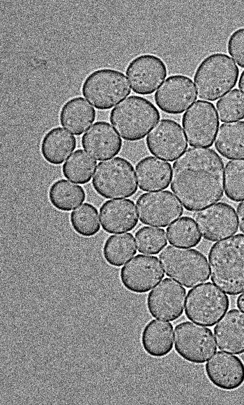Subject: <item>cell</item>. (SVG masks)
<instances>
[{
	"label": "cell",
	"mask_w": 244,
	"mask_h": 405,
	"mask_svg": "<svg viewBox=\"0 0 244 405\" xmlns=\"http://www.w3.org/2000/svg\"><path fill=\"white\" fill-rule=\"evenodd\" d=\"M204 239L215 242L231 236L238 231L236 213L229 204L220 202L193 213Z\"/></svg>",
	"instance_id": "14"
},
{
	"label": "cell",
	"mask_w": 244,
	"mask_h": 405,
	"mask_svg": "<svg viewBox=\"0 0 244 405\" xmlns=\"http://www.w3.org/2000/svg\"><path fill=\"white\" fill-rule=\"evenodd\" d=\"M215 147L227 159H244V121L222 124L216 134Z\"/></svg>",
	"instance_id": "26"
},
{
	"label": "cell",
	"mask_w": 244,
	"mask_h": 405,
	"mask_svg": "<svg viewBox=\"0 0 244 405\" xmlns=\"http://www.w3.org/2000/svg\"><path fill=\"white\" fill-rule=\"evenodd\" d=\"M149 152L169 162L178 158L188 148L183 130L176 121L163 119L151 129L146 138Z\"/></svg>",
	"instance_id": "12"
},
{
	"label": "cell",
	"mask_w": 244,
	"mask_h": 405,
	"mask_svg": "<svg viewBox=\"0 0 244 405\" xmlns=\"http://www.w3.org/2000/svg\"><path fill=\"white\" fill-rule=\"evenodd\" d=\"M160 118L155 106L137 95L126 98L109 114V121L118 134L125 141L143 139Z\"/></svg>",
	"instance_id": "3"
},
{
	"label": "cell",
	"mask_w": 244,
	"mask_h": 405,
	"mask_svg": "<svg viewBox=\"0 0 244 405\" xmlns=\"http://www.w3.org/2000/svg\"><path fill=\"white\" fill-rule=\"evenodd\" d=\"M95 109L82 97H75L66 101L59 112L61 125L72 134L81 135L93 123Z\"/></svg>",
	"instance_id": "24"
},
{
	"label": "cell",
	"mask_w": 244,
	"mask_h": 405,
	"mask_svg": "<svg viewBox=\"0 0 244 405\" xmlns=\"http://www.w3.org/2000/svg\"><path fill=\"white\" fill-rule=\"evenodd\" d=\"M236 305L240 310L244 312V293L237 298Z\"/></svg>",
	"instance_id": "37"
},
{
	"label": "cell",
	"mask_w": 244,
	"mask_h": 405,
	"mask_svg": "<svg viewBox=\"0 0 244 405\" xmlns=\"http://www.w3.org/2000/svg\"><path fill=\"white\" fill-rule=\"evenodd\" d=\"M137 252L133 235L130 233L109 236L102 247V255L106 262L112 266L120 267Z\"/></svg>",
	"instance_id": "28"
},
{
	"label": "cell",
	"mask_w": 244,
	"mask_h": 405,
	"mask_svg": "<svg viewBox=\"0 0 244 405\" xmlns=\"http://www.w3.org/2000/svg\"><path fill=\"white\" fill-rule=\"evenodd\" d=\"M76 146L75 136L61 127H55L43 136L40 150L47 162L59 165L72 153Z\"/></svg>",
	"instance_id": "25"
},
{
	"label": "cell",
	"mask_w": 244,
	"mask_h": 405,
	"mask_svg": "<svg viewBox=\"0 0 244 405\" xmlns=\"http://www.w3.org/2000/svg\"><path fill=\"white\" fill-rule=\"evenodd\" d=\"M135 237L138 251L144 254H157L167 243L165 230L157 227H142Z\"/></svg>",
	"instance_id": "34"
},
{
	"label": "cell",
	"mask_w": 244,
	"mask_h": 405,
	"mask_svg": "<svg viewBox=\"0 0 244 405\" xmlns=\"http://www.w3.org/2000/svg\"><path fill=\"white\" fill-rule=\"evenodd\" d=\"M238 87L244 93V70L239 78Z\"/></svg>",
	"instance_id": "38"
},
{
	"label": "cell",
	"mask_w": 244,
	"mask_h": 405,
	"mask_svg": "<svg viewBox=\"0 0 244 405\" xmlns=\"http://www.w3.org/2000/svg\"><path fill=\"white\" fill-rule=\"evenodd\" d=\"M211 281L225 293L244 292V235L214 243L208 253Z\"/></svg>",
	"instance_id": "2"
},
{
	"label": "cell",
	"mask_w": 244,
	"mask_h": 405,
	"mask_svg": "<svg viewBox=\"0 0 244 405\" xmlns=\"http://www.w3.org/2000/svg\"><path fill=\"white\" fill-rule=\"evenodd\" d=\"M224 190L231 201L238 202L244 199V160H230L226 164Z\"/></svg>",
	"instance_id": "32"
},
{
	"label": "cell",
	"mask_w": 244,
	"mask_h": 405,
	"mask_svg": "<svg viewBox=\"0 0 244 405\" xmlns=\"http://www.w3.org/2000/svg\"><path fill=\"white\" fill-rule=\"evenodd\" d=\"M140 190L157 191L168 188L171 178V165L160 158L147 156L140 160L135 167Z\"/></svg>",
	"instance_id": "22"
},
{
	"label": "cell",
	"mask_w": 244,
	"mask_h": 405,
	"mask_svg": "<svg viewBox=\"0 0 244 405\" xmlns=\"http://www.w3.org/2000/svg\"><path fill=\"white\" fill-rule=\"evenodd\" d=\"M182 125L190 146H211L220 125L214 105L197 100L183 115Z\"/></svg>",
	"instance_id": "10"
},
{
	"label": "cell",
	"mask_w": 244,
	"mask_h": 405,
	"mask_svg": "<svg viewBox=\"0 0 244 405\" xmlns=\"http://www.w3.org/2000/svg\"><path fill=\"white\" fill-rule=\"evenodd\" d=\"M192 80L183 75H173L162 83L154 95L155 104L169 114L185 112L197 99Z\"/></svg>",
	"instance_id": "17"
},
{
	"label": "cell",
	"mask_w": 244,
	"mask_h": 405,
	"mask_svg": "<svg viewBox=\"0 0 244 405\" xmlns=\"http://www.w3.org/2000/svg\"><path fill=\"white\" fill-rule=\"evenodd\" d=\"M159 259L166 275L186 288L196 286L209 279L207 259L195 249L168 245L162 250Z\"/></svg>",
	"instance_id": "5"
},
{
	"label": "cell",
	"mask_w": 244,
	"mask_h": 405,
	"mask_svg": "<svg viewBox=\"0 0 244 405\" xmlns=\"http://www.w3.org/2000/svg\"><path fill=\"white\" fill-rule=\"evenodd\" d=\"M136 204L141 222L153 227H165L183 213L181 203L168 190L144 193Z\"/></svg>",
	"instance_id": "11"
},
{
	"label": "cell",
	"mask_w": 244,
	"mask_h": 405,
	"mask_svg": "<svg viewBox=\"0 0 244 405\" xmlns=\"http://www.w3.org/2000/svg\"><path fill=\"white\" fill-rule=\"evenodd\" d=\"M219 119L222 122L236 121L244 119V94L234 89L216 103Z\"/></svg>",
	"instance_id": "33"
},
{
	"label": "cell",
	"mask_w": 244,
	"mask_h": 405,
	"mask_svg": "<svg viewBox=\"0 0 244 405\" xmlns=\"http://www.w3.org/2000/svg\"><path fill=\"white\" fill-rule=\"evenodd\" d=\"M227 50L236 63L244 68V27L235 30L229 36Z\"/></svg>",
	"instance_id": "35"
},
{
	"label": "cell",
	"mask_w": 244,
	"mask_h": 405,
	"mask_svg": "<svg viewBox=\"0 0 244 405\" xmlns=\"http://www.w3.org/2000/svg\"><path fill=\"white\" fill-rule=\"evenodd\" d=\"M173 326L167 321L153 319L144 327L141 344L144 351L154 358L168 355L174 346Z\"/></svg>",
	"instance_id": "23"
},
{
	"label": "cell",
	"mask_w": 244,
	"mask_h": 405,
	"mask_svg": "<svg viewBox=\"0 0 244 405\" xmlns=\"http://www.w3.org/2000/svg\"><path fill=\"white\" fill-rule=\"evenodd\" d=\"M96 161L82 149L75 151L62 166L64 177L79 184L89 183L92 177Z\"/></svg>",
	"instance_id": "29"
},
{
	"label": "cell",
	"mask_w": 244,
	"mask_h": 405,
	"mask_svg": "<svg viewBox=\"0 0 244 405\" xmlns=\"http://www.w3.org/2000/svg\"><path fill=\"white\" fill-rule=\"evenodd\" d=\"M171 190L189 211L220 201L224 193V162L209 148H188L174 162Z\"/></svg>",
	"instance_id": "1"
},
{
	"label": "cell",
	"mask_w": 244,
	"mask_h": 405,
	"mask_svg": "<svg viewBox=\"0 0 244 405\" xmlns=\"http://www.w3.org/2000/svg\"><path fill=\"white\" fill-rule=\"evenodd\" d=\"M205 373L216 388L234 390L244 383V363L238 357L217 352L205 365Z\"/></svg>",
	"instance_id": "18"
},
{
	"label": "cell",
	"mask_w": 244,
	"mask_h": 405,
	"mask_svg": "<svg viewBox=\"0 0 244 405\" xmlns=\"http://www.w3.org/2000/svg\"><path fill=\"white\" fill-rule=\"evenodd\" d=\"M122 145L121 137L112 126L103 121L94 123L82 137L83 148L96 160L116 155Z\"/></svg>",
	"instance_id": "19"
},
{
	"label": "cell",
	"mask_w": 244,
	"mask_h": 405,
	"mask_svg": "<svg viewBox=\"0 0 244 405\" xmlns=\"http://www.w3.org/2000/svg\"><path fill=\"white\" fill-rule=\"evenodd\" d=\"M92 185L96 193L105 199L130 197L137 191L135 169L130 162L121 157L99 162Z\"/></svg>",
	"instance_id": "6"
},
{
	"label": "cell",
	"mask_w": 244,
	"mask_h": 405,
	"mask_svg": "<svg viewBox=\"0 0 244 405\" xmlns=\"http://www.w3.org/2000/svg\"><path fill=\"white\" fill-rule=\"evenodd\" d=\"M214 335L220 351L240 355L244 353V312L232 309L215 326Z\"/></svg>",
	"instance_id": "21"
},
{
	"label": "cell",
	"mask_w": 244,
	"mask_h": 405,
	"mask_svg": "<svg viewBox=\"0 0 244 405\" xmlns=\"http://www.w3.org/2000/svg\"><path fill=\"white\" fill-rule=\"evenodd\" d=\"M100 217L103 230L109 234L131 231L138 223L135 203L128 199L105 201L100 208Z\"/></svg>",
	"instance_id": "20"
},
{
	"label": "cell",
	"mask_w": 244,
	"mask_h": 405,
	"mask_svg": "<svg viewBox=\"0 0 244 405\" xmlns=\"http://www.w3.org/2000/svg\"><path fill=\"white\" fill-rule=\"evenodd\" d=\"M229 307V297L211 282L190 289L187 294L185 314L196 323L213 326Z\"/></svg>",
	"instance_id": "8"
},
{
	"label": "cell",
	"mask_w": 244,
	"mask_h": 405,
	"mask_svg": "<svg viewBox=\"0 0 244 405\" xmlns=\"http://www.w3.org/2000/svg\"><path fill=\"white\" fill-rule=\"evenodd\" d=\"M83 96L95 108H112L131 92L125 75L112 68H100L91 72L82 85Z\"/></svg>",
	"instance_id": "7"
},
{
	"label": "cell",
	"mask_w": 244,
	"mask_h": 405,
	"mask_svg": "<svg viewBox=\"0 0 244 405\" xmlns=\"http://www.w3.org/2000/svg\"><path fill=\"white\" fill-rule=\"evenodd\" d=\"M239 69L227 54L220 52L205 57L196 69L194 81L197 96L215 101L233 89Z\"/></svg>",
	"instance_id": "4"
},
{
	"label": "cell",
	"mask_w": 244,
	"mask_h": 405,
	"mask_svg": "<svg viewBox=\"0 0 244 405\" xmlns=\"http://www.w3.org/2000/svg\"><path fill=\"white\" fill-rule=\"evenodd\" d=\"M174 349L185 360L202 364L216 352L217 346L211 329L190 321H183L175 326Z\"/></svg>",
	"instance_id": "9"
},
{
	"label": "cell",
	"mask_w": 244,
	"mask_h": 405,
	"mask_svg": "<svg viewBox=\"0 0 244 405\" xmlns=\"http://www.w3.org/2000/svg\"><path fill=\"white\" fill-rule=\"evenodd\" d=\"M48 199L52 206L58 211H70L86 199L84 188L66 179L54 181L49 188Z\"/></svg>",
	"instance_id": "27"
},
{
	"label": "cell",
	"mask_w": 244,
	"mask_h": 405,
	"mask_svg": "<svg viewBox=\"0 0 244 405\" xmlns=\"http://www.w3.org/2000/svg\"><path fill=\"white\" fill-rule=\"evenodd\" d=\"M125 74L135 93L149 95L165 79L167 68L165 63L159 56L144 54L130 61L126 68Z\"/></svg>",
	"instance_id": "16"
},
{
	"label": "cell",
	"mask_w": 244,
	"mask_h": 405,
	"mask_svg": "<svg viewBox=\"0 0 244 405\" xmlns=\"http://www.w3.org/2000/svg\"><path fill=\"white\" fill-rule=\"evenodd\" d=\"M237 217L240 230L244 234V200L237 207Z\"/></svg>",
	"instance_id": "36"
},
{
	"label": "cell",
	"mask_w": 244,
	"mask_h": 405,
	"mask_svg": "<svg viewBox=\"0 0 244 405\" xmlns=\"http://www.w3.org/2000/svg\"><path fill=\"white\" fill-rule=\"evenodd\" d=\"M70 222L78 235L86 238L94 236L100 229L98 210L89 203L74 210L70 215Z\"/></svg>",
	"instance_id": "31"
},
{
	"label": "cell",
	"mask_w": 244,
	"mask_h": 405,
	"mask_svg": "<svg viewBox=\"0 0 244 405\" xmlns=\"http://www.w3.org/2000/svg\"><path fill=\"white\" fill-rule=\"evenodd\" d=\"M168 241L171 245L193 247L201 241V236L197 224L192 218L182 217L167 229Z\"/></svg>",
	"instance_id": "30"
},
{
	"label": "cell",
	"mask_w": 244,
	"mask_h": 405,
	"mask_svg": "<svg viewBox=\"0 0 244 405\" xmlns=\"http://www.w3.org/2000/svg\"><path fill=\"white\" fill-rule=\"evenodd\" d=\"M185 295L184 287L165 278L148 294V311L155 319L174 321L183 314Z\"/></svg>",
	"instance_id": "15"
},
{
	"label": "cell",
	"mask_w": 244,
	"mask_h": 405,
	"mask_svg": "<svg viewBox=\"0 0 244 405\" xmlns=\"http://www.w3.org/2000/svg\"><path fill=\"white\" fill-rule=\"evenodd\" d=\"M164 276L158 259L145 254L136 255L120 271V280L124 288L138 294L149 291Z\"/></svg>",
	"instance_id": "13"
}]
</instances>
